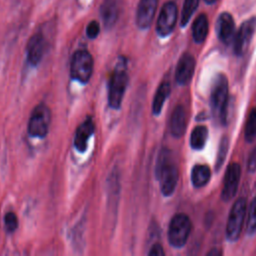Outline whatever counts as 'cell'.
Instances as JSON below:
<instances>
[{
  "label": "cell",
  "mask_w": 256,
  "mask_h": 256,
  "mask_svg": "<svg viewBox=\"0 0 256 256\" xmlns=\"http://www.w3.org/2000/svg\"><path fill=\"white\" fill-rule=\"evenodd\" d=\"M195 58L190 53H184L177 64L175 79L179 85H186L193 77L195 70Z\"/></svg>",
  "instance_id": "obj_12"
},
{
  "label": "cell",
  "mask_w": 256,
  "mask_h": 256,
  "mask_svg": "<svg viewBox=\"0 0 256 256\" xmlns=\"http://www.w3.org/2000/svg\"><path fill=\"white\" fill-rule=\"evenodd\" d=\"M228 103V80L222 73L217 74L211 85L210 104L214 119L224 123L226 120V109Z\"/></svg>",
  "instance_id": "obj_2"
},
{
  "label": "cell",
  "mask_w": 256,
  "mask_h": 256,
  "mask_svg": "<svg viewBox=\"0 0 256 256\" xmlns=\"http://www.w3.org/2000/svg\"><path fill=\"white\" fill-rule=\"evenodd\" d=\"M100 32V25L97 21H91L86 27V34L90 39H95Z\"/></svg>",
  "instance_id": "obj_27"
},
{
  "label": "cell",
  "mask_w": 256,
  "mask_h": 256,
  "mask_svg": "<svg viewBox=\"0 0 256 256\" xmlns=\"http://www.w3.org/2000/svg\"><path fill=\"white\" fill-rule=\"evenodd\" d=\"M211 176V170L207 165L204 164H198L195 165L191 172V181L194 187L200 188L205 186Z\"/></svg>",
  "instance_id": "obj_20"
},
{
  "label": "cell",
  "mask_w": 256,
  "mask_h": 256,
  "mask_svg": "<svg viewBox=\"0 0 256 256\" xmlns=\"http://www.w3.org/2000/svg\"><path fill=\"white\" fill-rule=\"evenodd\" d=\"M158 6V0H140L136 12V24L140 29L150 27Z\"/></svg>",
  "instance_id": "obj_11"
},
{
  "label": "cell",
  "mask_w": 256,
  "mask_h": 256,
  "mask_svg": "<svg viewBox=\"0 0 256 256\" xmlns=\"http://www.w3.org/2000/svg\"><path fill=\"white\" fill-rule=\"evenodd\" d=\"M186 125H187L186 111L182 105H178L174 108L171 115V119H170L171 134L176 138L182 137L186 131Z\"/></svg>",
  "instance_id": "obj_17"
},
{
  "label": "cell",
  "mask_w": 256,
  "mask_h": 256,
  "mask_svg": "<svg viewBox=\"0 0 256 256\" xmlns=\"http://www.w3.org/2000/svg\"><path fill=\"white\" fill-rule=\"evenodd\" d=\"M171 91L170 83L168 81H163L157 88L155 96L152 102V112L154 115H159L163 108V105L168 98Z\"/></svg>",
  "instance_id": "obj_18"
},
{
  "label": "cell",
  "mask_w": 256,
  "mask_h": 256,
  "mask_svg": "<svg viewBox=\"0 0 256 256\" xmlns=\"http://www.w3.org/2000/svg\"><path fill=\"white\" fill-rule=\"evenodd\" d=\"M148 254H149L150 256H163V255H164V250H163L161 244L155 243V244L151 247V249H150V251L148 252Z\"/></svg>",
  "instance_id": "obj_29"
},
{
  "label": "cell",
  "mask_w": 256,
  "mask_h": 256,
  "mask_svg": "<svg viewBox=\"0 0 256 256\" xmlns=\"http://www.w3.org/2000/svg\"><path fill=\"white\" fill-rule=\"evenodd\" d=\"M246 212V200L244 198L237 199L230 210L226 225V236L229 241H236L239 238L244 224Z\"/></svg>",
  "instance_id": "obj_7"
},
{
  "label": "cell",
  "mask_w": 256,
  "mask_h": 256,
  "mask_svg": "<svg viewBox=\"0 0 256 256\" xmlns=\"http://www.w3.org/2000/svg\"><path fill=\"white\" fill-rule=\"evenodd\" d=\"M4 226L6 231L9 233H12L17 229L18 218L14 212L9 211L4 215Z\"/></svg>",
  "instance_id": "obj_26"
},
{
  "label": "cell",
  "mask_w": 256,
  "mask_h": 256,
  "mask_svg": "<svg viewBox=\"0 0 256 256\" xmlns=\"http://www.w3.org/2000/svg\"><path fill=\"white\" fill-rule=\"evenodd\" d=\"M95 130V124L92 118H87L84 120L76 129L74 136V147L77 151L83 153L86 151L88 146V141L93 135Z\"/></svg>",
  "instance_id": "obj_16"
},
{
  "label": "cell",
  "mask_w": 256,
  "mask_h": 256,
  "mask_svg": "<svg viewBox=\"0 0 256 256\" xmlns=\"http://www.w3.org/2000/svg\"><path fill=\"white\" fill-rule=\"evenodd\" d=\"M200 0H184L181 12V26L184 27L188 24L190 18L196 11Z\"/></svg>",
  "instance_id": "obj_23"
},
{
  "label": "cell",
  "mask_w": 256,
  "mask_h": 256,
  "mask_svg": "<svg viewBox=\"0 0 256 256\" xmlns=\"http://www.w3.org/2000/svg\"><path fill=\"white\" fill-rule=\"evenodd\" d=\"M244 135L247 142H253L256 138V107H253L249 112Z\"/></svg>",
  "instance_id": "obj_22"
},
{
  "label": "cell",
  "mask_w": 256,
  "mask_h": 256,
  "mask_svg": "<svg viewBox=\"0 0 256 256\" xmlns=\"http://www.w3.org/2000/svg\"><path fill=\"white\" fill-rule=\"evenodd\" d=\"M255 30L256 17H252L241 24L233 39V49L236 55L242 56L246 52L253 38Z\"/></svg>",
  "instance_id": "obj_9"
},
{
  "label": "cell",
  "mask_w": 256,
  "mask_h": 256,
  "mask_svg": "<svg viewBox=\"0 0 256 256\" xmlns=\"http://www.w3.org/2000/svg\"><path fill=\"white\" fill-rule=\"evenodd\" d=\"M207 4H213V3H215L217 0H204Z\"/></svg>",
  "instance_id": "obj_31"
},
{
  "label": "cell",
  "mask_w": 256,
  "mask_h": 256,
  "mask_svg": "<svg viewBox=\"0 0 256 256\" xmlns=\"http://www.w3.org/2000/svg\"><path fill=\"white\" fill-rule=\"evenodd\" d=\"M155 174L160 183L161 193L166 197L171 196L177 186L179 172L177 166L172 161L169 150L162 149L160 151L156 162Z\"/></svg>",
  "instance_id": "obj_1"
},
{
  "label": "cell",
  "mask_w": 256,
  "mask_h": 256,
  "mask_svg": "<svg viewBox=\"0 0 256 256\" xmlns=\"http://www.w3.org/2000/svg\"><path fill=\"white\" fill-rule=\"evenodd\" d=\"M177 16L178 9L174 2H166L162 6L156 23V32L160 37H166L172 33L176 25Z\"/></svg>",
  "instance_id": "obj_8"
},
{
  "label": "cell",
  "mask_w": 256,
  "mask_h": 256,
  "mask_svg": "<svg viewBox=\"0 0 256 256\" xmlns=\"http://www.w3.org/2000/svg\"><path fill=\"white\" fill-rule=\"evenodd\" d=\"M122 9V0H103L100 15L106 28H112L117 22Z\"/></svg>",
  "instance_id": "obj_14"
},
{
  "label": "cell",
  "mask_w": 256,
  "mask_h": 256,
  "mask_svg": "<svg viewBox=\"0 0 256 256\" xmlns=\"http://www.w3.org/2000/svg\"><path fill=\"white\" fill-rule=\"evenodd\" d=\"M220 254H221V252L218 251L217 249H213L207 253V255H220Z\"/></svg>",
  "instance_id": "obj_30"
},
{
  "label": "cell",
  "mask_w": 256,
  "mask_h": 256,
  "mask_svg": "<svg viewBox=\"0 0 256 256\" xmlns=\"http://www.w3.org/2000/svg\"><path fill=\"white\" fill-rule=\"evenodd\" d=\"M247 232L253 234L256 232V197L250 203L247 218Z\"/></svg>",
  "instance_id": "obj_25"
},
{
  "label": "cell",
  "mask_w": 256,
  "mask_h": 256,
  "mask_svg": "<svg viewBox=\"0 0 256 256\" xmlns=\"http://www.w3.org/2000/svg\"><path fill=\"white\" fill-rule=\"evenodd\" d=\"M247 169L249 172L253 173L256 171V147L252 150L248 157V162H247Z\"/></svg>",
  "instance_id": "obj_28"
},
{
  "label": "cell",
  "mask_w": 256,
  "mask_h": 256,
  "mask_svg": "<svg viewBox=\"0 0 256 256\" xmlns=\"http://www.w3.org/2000/svg\"><path fill=\"white\" fill-rule=\"evenodd\" d=\"M209 30V23L207 16L205 14H200L193 22L192 26V36L193 40L200 44L205 41Z\"/></svg>",
  "instance_id": "obj_19"
},
{
  "label": "cell",
  "mask_w": 256,
  "mask_h": 256,
  "mask_svg": "<svg viewBox=\"0 0 256 256\" xmlns=\"http://www.w3.org/2000/svg\"><path fill=\"white\" fill-rule=\"evenodd\" d=\"M125 59L111 74L108 85V104L112 109H119L128 84V74L125 69Z\"/></svg>",
  "instance_id": "obj_3"
},
{
  "label": "cell",
  "mask_w": 256,
  "mask_h": 256,
  "mask_svg": "<svg viewBox=\"0 0 256 256\" xmlns=\"http://www.w3.org/2000/svg\"><path fill=\"white\" fill-rule=\"evenodd\" d=\"M240 165L236 162L229 164V166L226 169L223 188L221 192V198L223 201H229L235 196L240 181Z\"/></svg>",
  "instance_id": "obj_10"
},
{
  "label": "cell",
  "mask_w": 256,
  "mask_h": 256,
  "mask_svg": "<svg viewBox=\"0 0 256 256\" xmlns=\"http://www.w3.org/2000/svg\"><path fill=\"white\" fill-rule=\"evenodd\" d=\"M208 130L205 126H196L190 136V145L194 150H201L207 141Z\"/></svg>",
  "instance_id": "obj_21"
},
{
  "label": "cell",
  "mask_w": 256,
  "mask_h": 256,
  "mask_svg": "<svg viewBox=\"0 0 256 256\" xmlns=\"http://www.w3.org/2000/svg\"><path fill=\"white\" fill-rule=\"evenodd\" d=\"M215 29L218 39L225 44H229L235 36V23L231 14L228 12L221 13L217 18Z\"/></svg>",
  "instance_id": "obj_13"
},
{
  "label": "cell",
  "mask_w": 256,
  "mask_h": 256,
  "mask_svg": "<svg viewBox=\"0 0 256 256\" xmlns=\"http://www.w3.org/2000/svg\"><path fill=\"white\" fill-rule=\"evenodd\" d=\"M45 48V40L41 33H35L27 43V61L32 66H37L42 60Z\"/></svg>",
  "instance_id": "obj_15"
},
{
  "label": "cell",
  "mask_w": 256,
  "mask_h": 256,
  "mask_svg": "<svg viewBox=\"0 0 256 256\" xmlns=\"http://www.w3.org/2000/svg\"><path fill=\"white\" fill-rule=\"evenodd\" d=\"M51 123V110L45 104H39L32 111L28 125L27 131L28 134L32 137L44 138L50 127Z\"/></svg>",
  "instance_id": "obj_6"
},
{
  "label": "cell",
  "mask_w": 256,
  "mask_h": 256,
  "mask_svg": "<svg viewBox=\"0 0 256 256\" xmlns=\"http://www.w3.org/2000/svg\"><path fill=\"white\" fill-rule=\"evenodd\" d=\"M228 147H229V139L226 136H224L220 141L218 153H217V157H216L215 168L217 171L220 170V168L222 167V165L225 161V158H226V155L228 152Z\"/></svg>",
  "instance_id": "obj_24"
},
{
  "label": "cell",
  "mask_w": 256,
  "mask_h": 256,
  "mask_svg": "<svg viewBox=\"0 0 256 256\" xmlns=\"http://www.w3.org/2000/svg\"><path fill=\"white\" fill-rule=\"evenodd\" d=\"M192 223L190 218L184 214H176L170 221L168 227V240L170 245L175 248L183 247L190 235Z\"/></svg>",
  "instance_id": "obj_5"
},
{
  "label": "cell",
  "mask_w": 256,
  "mask_h": 256,
  "mask_svg": "<svg viewBox=\"0 0 256 256\" xmlns=\"http://www.w3.org/2000/svg\"><path fill=\"white\" fill-rule=\"evenodd\" d=\"M93 57L87 50H77L73 54L70 63V76L72 79L87 83L93 74Z\"/></svg>",
  "instance_id": "obj_4"
}]
</instances>
